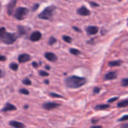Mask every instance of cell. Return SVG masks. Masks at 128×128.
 Listing matches in <instances>:
<instances>
[{
	"mask_svg": "<svg viewBox=\"0 0 128 128\" xmlns=\"http://www.w3.org/2000/svg\"><path fill=\"white\" fill-rule=\"evenodd\" d=\"M87 80L84 77H80L77 76H71L65 78L64 83L68 88H78L82 87L86 83Z\"/></svg>",
	"mask_w": 128,
	"mask_h": 128,
	"instance_id": "cell-1",
	"label": "cell"
},
{
	"mask_svg": "<svg viewBox=\"0 0 128 128\" xmlns=\"http://www.w3.org/2000/svg\"><path fill=\"white\" fill-rule=\"evenodd\" d=\"M0 38H1V40L6 44H14L16 38L17 36L16 34L14 33H9L7 32L4 29V27L1 28V33H0Z\"/></svg>",
	"mask_w": 128,
	"mask_h": 128,
	"instance_id": "cell-2",
	"label": "cell"
},
{
	"mask_svg": "<svg viewBox=\"0 0 128 128\" xmlns=\"http://www.w3.org/2000/svg\"><path fill=\"white\" fill-rule=\"evenodd\" d=\"M55 5H51L50 7L46 8L40 14H38V17L42 20H50L52 16L53 12L56 10Z\"/></svg>",
	"mask_w": 128,
	"mask_h": 128,
	"instance_id": "cell-3",
	"label": "cell"
},
{
	"mask_svg": "<svg viewBox=\"0 0 128 128\" xmlns=\"http://www.w3.org/2000/svg\"><path fill=\"white\" fill-rule=\"evenodd\" d=\"M28 13V8L20 7L16 10V11L14 13V17L18 20H22L26 17Z\"/></svg>",
	"mask_w": 128,
	"mask_h": 128,
	"instance_id": "cell-4",
	"label": "cell"
},
{
	"mask_svg": "<svg viewBox=\"0 0 128 128\" xmlns=\"http://www.w3.org/2000/svg\"><path fill=\"white\" fill-rule=\"evenodd\" d=\"M59 106H60V104L54 103V102H46L43 104V108L46 110H51L58 107Z\"/></svg>",
	"mask_w": 128,
	"mask_h": 128,
	"instance_id": "cell-5",
	"label": "cell"
},
{
	"mask_svg": "<svg viewBox=\"0 0 128 128\" xmlns=\"http://www.w3.org/2000/svg\"><path fill=\"white\" fill-rule=\"evenodd\" d=\"M77 14L80 15H82V16H88L91 14V12L86 7H85L83 5L77 9Z\"/></svg>",
	"mask_w": 128,
	"mask_h": 128,
	"instance_id": "cell-6",
	"label": "cell"
},
{
	"mask_svg": "<svg viewBox=\"0 0 128 128\" xmlns=\"http://www.w3.org/2000/svg\"><path fill=\"white\" fill-rule=\"evenodd\" d=\"M31 58H32V57L29 55H28L26 53H24V54H21V55L19 56L18 61H19L20 63H24V62H27L30 61Z\"/></svg>",
	"mask_w": 128,
	"mask_h": 128,
	"instance_id": "cell-7",
	"label": "cell"
},
{
	"mask_svg": "<svg viewBox=\"0 0 128 128\" xmlns=\"http://www.w3.org/2000/svg\"><path fill=\"white\" fill-rule=\"evenodd\" d=\"M44 56L46 59H48L49 61L50 62H56L57 61V56L56 54H54L53 52H45L44 54Z\"/></svg>",
	"mask_w": 128,
	"mask_h": 128,
	"instance_id": "cell-8",
	"label": "cell"
},
{
	"mask_svg": "<svg viewBox=\"0 0 128 128\" xmlns=\"http://www.w3.org/2000/svg\"><path fill=\"white\" fill-rule=\"evenodd\" d=\"M16 1H12V2H10L8 4L7 11H8V14L9 15L13 14L14 8H15V6H16Z\"/></svg>",
	"mask_w": 128,
	"mask_h": 128,
	"instance_id": "cell-9",
	"label": "cell"
},
{
	"mask_svg": "<svg viewBox=\"0 0 128 128\" xmlns=\"http://www.w3.org/2000/svg\"><path fill=\"white\" fill-rule=\"evenodd\" d=\"M41 33L40 32H34L30 35V40L32 41H38L41 38Z\"/></svg>",
	"mask_w": 128,
	"mask_h": 128,
	"instance_id": "cell-10",
	"label": "cell"
},
{
	"mask_svg": "<svg viewBox=\"0 0 128 128\" xmlns=\"http://www.w3.org/2000/svg\"><path fill=\"white\" fill-rule=\"evenodd\" d=\"M98 28L97 26H88L86 28V32L88 33V34L89 35H92V34H95L98 32Z\"/></svg>",
	"mask_w": 128,
	"mask_h": 128,
	"instance_id": "cell-11",
	"label": "cell"
},
{
	"mask_svg": "<svg viewBox=\"0 0 128 128\" xmlns=\"http://www.w3.org/2000/svg\"><path fill=\"white\" fill-rule=\"evenodd\" d=\"M117 76H118V74L116 71H111L105 75V80H112L116 79L117 77Z\"/></svg>",
	"mask_w": 128,
	"mask_h": 128,
	"instance_id": "cell-12",
	"label": "cell"
},
{
	"mask_svg": "<svg viewBox=\"0 0 128 128\" xmlns=\"http://www.w3.org/2000/svg\"><path fill=\"white\" fill-rule=\"evenodd\" d=\"M9 124L13 127V128H25V125L21 123V122H16V121H11L10 122Z\"/></svg>",
	"mask_w": 128,
	"mask_h": 128,
	"instance_id": "cell-13",
	"label": "cell"
},
{
	"mask_svg": "<svg viewBox=\"0 0 128 128\" xmlns=\"http://www.w3.org/2000/svg\"><path fill=\"white\" fill-rule=\"evenodd\" d=\"M16 110V106H14V105H12V104H7L4 106V108L2 109V112H8V111H13V110Z\"/></svg>",
	"mask_w": 128,
	"mask_h": 128,
	"instance_id": "cell-14",
	"label": "cell"
},
{
	"mask_svg": "<svg viewBox=\"0 0 128 128\" xmlns=\"http://www.w3.org/2000/svg\"><path fill=\"white\" fill-rule=\"evenodd\" d=\"M28 28L24 27V26H17V31H18V33L20 35H23V34H26L28 32L27 30Z\"/></svg>",
	"mask_w": 128,
	"mask_h": 128,
	"instance_id": "cell-15",
	"label": "cell"
},
{
	"mask_svg": "<svg viewBox=\"0 0 128 128\" xmlns=\"http://www.w3.org/2000/svg\"><path fill=\"white\" fill-rule=\"evenodd\" d=\"M122 64V62L120 60H117V61H113V62H109V65L110 67H118L120 66Z\"/></svg>",
	"mask_w": 128,
	"mask_h": 128,
	"instance_id": "cell-16",
	"label": "cell"
},
{
	"mask_svg": "<svg viewBox=\"0 0 128 128\" xmlns=\"http://www.w3.org/2000/svg\"><path fill=\"white\" fill-rule=\"evenodd\" d=\"M110 106L108 105V104H101V105H97L95 106V110H106V109H108L110 108Z\"/></svg>",
	"mask_w": 128,
	"mask_h": 128,
	"instance_id": "cell-17",
	"label": "cell"
},
{
	"mask_svg": "<svg viewBox=\"0 0 128 128\" xmlns=\"http://www.w3.org/2000/svg\"><path fill=\"white\" fill-rule=\"evenodd\" d=\"M126 106H128V100H122L118 104V107L122 108V107H126Z\"/></svg>",
	"mask_w": 128,
	"mask_h": 128,
	"instance_id": "cell-18",
	"label": "cell"
},
{
	"mask_svg": "<svg viewBox=\"0 0 128 128\" xmlns=\"http://www.w3.org/2000/svg\"><path fill=\"white\" fill-rule=\"evenodd\" d=\"M70 52L71 54L74 55V56H78V55L80 54V51L76 50V49H74V48H70Z\"/></svg>",
	"mask_w": 128,
	"mask_h": 128,
	"instance_id": "cell-19",
	"label": "cell"
},
{
	"mask_svg": "<svg viewBox=\"0 0 128 128\" xmlns=\"http://www.w3.org/2000/svg\"><path fill=\"white\" fill-rule=\"evenodd\" d=\"M9 66H10V68L12 70L16 71V70H17V69H18V64H16V63H10Z\"/></svg>",
	"mask_w": 128,
	"mask_h": 128,
	"instance_id": "cell-20",
	"label": "cell"
},
{
	"mask_svg": "<svg viewBox=\"0 0 128 128\" xmlns=\"http://www.w3.org/2000/svg\"><path fill=\"white\" fill-rule=\"evenodd\" d=\"M63 40H64L65 42L68 43V44L71 43V41H72V38H71L70 37H69V36H67V35H64V36H63Z\"/></svg>",
	"mask_w": 128,
	"mask_h": 128,
	"instance_id": "cell-21",
	"label": "cell"
},
{
	"mask_svg": "<svg viewBox=\"0 0 128 128\" xmlns=\"http://www.w3.org/2000/svg\"><path fill=\"white\" fill-rule=\"evenodd\" d=\"M56 42V39L54 37H50V39H49V40H48V44H49L50 45H52V44H54Z\"/></svg>",
	"mask_w": 128,
	"mask_h": 128,
	"instance_id": "cell-22",
	"label": "cell"
},
{
	"mask_svg": "<svg viewBox=\"0 0 128 128\" xmlns=\"http://www.w3.org/2000/svg\"><path fill=\"white\" fill-rule=\"evenodd\" d=\"M22 83H23L24 85H26V86H30V85L32 84V82H31V80H28V78H26L25 80H22Z\"/></svg>",
	"mask_w": 128,
	"mask_h": 128,
	"instance_id": "cell-23",
	"label": "cell"
},
{
	"mask_svg": "<svg viewBox=\"0 0 128 128\" xmlns=\"http://www.w3.org/2000/svg\"><path fill=\"white\" fill-rule=\"evenodd\" d=\"M20 93L26 94V95H28L29 94V92L27 89H26V88H20Z\"/></svg>",
	"mask_w": 128,
	"mask_h": 128,
	"instance_id": "cell-24",
	"label": "cell"
},
{
	"mask_svg": "<svg viewBox=\"0 0 128 128\" xmlns=\"http://www.w3.org/2000/svg\"><path fill=\"white\" fill-rule=\"evenodd\" d=\"M122 86H128V78H124L122 81Z\"/></svg>",
	"mask_w": 128,
	"mask_h": 128,
	"instance_id": "cell-25",
	"label": "cell"
},
{
	"mask_svg": "<svg viewBox=\"0 0 128 128\" xmlns=\"http://www.w3.org/2000/svg\"><path fill=\"white\" fill-rule=\"evenodd\" d=\"M39 74H40L41 76H49V73L45 72V71H44V70H40V71H39Z\"/></svg>",
	"mask_w": 128,
	"mask_h": 128,
	"instance_id": "cell-26",
	"label": "cell"
},
{
	"mask_svg": "<svg viewBox=\"0 0 128 128\" xmlns=\"http://www.w3.org/2000/svg\"><path fill=\"white\" fill-rule=\"evenodd\" d=\"M50 95L52 98H62V96L59 95V94H55V93H50Z\"/></svg>",
	"mask_w": 128,
	"mask_h": 128,
	"instance_id": "cell-27",
	"label": "cell"
},
{
	"mask_svg": "<svg viewBox=\"0 0 128 128\" xmlns=\"http://www.w3.org/2000/svg\"><path fill=\"white\" fill-rule=\"evenodd\" d=\"M128 120V115H126V116H124L122 118H121L118 121L119 122H124V121H127Z\"/></svg>",
	"mask_w": 128,
	"mask_h": 128,
	"instance_id": "cell-28",
	"label": "cell"
},
{
	"mask_svg": "<svg viewBox=\"0 0 128 128\" xmlns=\"http://www.w3.org/2000/svg\"><path fill=\"white\" fill-rule=\"evenodd\" d=\"M89 4H91V6H92L93 8H96V7H98V6H99V4H98V3L94 2H89Z\"/></svg>",
	"mask_w": 128,
	"mask_h": 128,
	"instance_id": "cell-29",
	"label": "cell"
},
{
	"mask_svg": "<svg viewBox=\"0 0 128 128\" xmlns=\"http://www.w3.org/2000/svg\"><path fill=\"white\" fill-rule=\"evenodd\" d=\"M100 88H98V87H96V88H94V94H98V93H99V92H100Z\"/></svg>",
	"mask_w": 128,
	"mask_h": 128,
	"instance_id": "cell-30",
	"label": "cell"
},
{
	"mask_svg": "<svg viewBox=\"0 0 128 128\" xmlns=\"http://www.w3.org/2000/svg\"><path fill=\"white\" fill-rule=\"evenodd\" d=\"M118 99V97H116V98H113L110 99V100H108V102H109V103H112V102H114V101L117 100Z\"/></svg>",
	"mask_w": 128,
	"mask_h": 128,
	"instance_id": "cell-31",
	"label": "cell"
},
{
	"mask_svg": "<svg viewBox=\"0 0 128 128\" xmlns=\"http://www.w3.org/2000/svg\"><path fill=\"white\" fill-rule=\"evenodd\" d=\"M38 7H39V4H34V6H33V8H32V10H37L38 8Z\"/></svg>",
	"mask_w": 128,
	"mask_h": 128,
	"instance_id": "cell-32",
	"label": "cell"
},
{
	"mask_svg": "<svg viewBox=\"0 0 128 128\" xmlns=\"http://www.w3.org/2000/svg\"><path fill=\"white\" fill-rule=\"evenodd\" d=\"M121 128H128V124H124L121 126Z\"/></svg>",
	"mask_w": 128,
	"mask_h": 128,
	"instance_id": "cell-33",
	"label": "cell"
},
{
	"mask_svg": "<svg viewBox=\"0 0 128 128\" xmlns=\"http://www.w3.org/2000/svg\"><path fill=\"white\" fill-rule=\"evenodd\" d=\"M90 128H102V126H96V125H94V126H92Z\"/></svg>",
	"mask_w": 128,
	"mask_h": 128,
	"instance_id": "cell-34",
	"label": "cell"
},
{
	"mask_svg": "<svg viewBox=\"0 0 128 128\" xmlns=\"http://www.w3.org/2000/svg\"><path fill=\"white\" fill-rule=\"evenodd\" d=\"M73 28H74V29H75L76 32H81V30H80V28H76V27H75V26H74Z\"/></svg>",
	"mask_w": 128,
	"mask_h": 128,
	"instance_id": "cell-35",
	"label": "cell"
},
{
	"mask_svg": "<svg viewBox=\"0 0 128 128\" xmlns=\"http://www.w3.org/2000/svg\"><path fill=\"white\" fill-rule=\"evenodd\" d=\"M5 60V57L4 56H1V61L2 62H4Z\"/></svg>",
	"mask_w": 128,
	"mask_h": 128,
	"instance_id": "cell-36",
	"label": "cell"
},
{
	"mask_svg": "<svg viewBox=\"0 0 128 128\" xmlns=\"http://www.w3.org/2000/svg\"><path fill=\"white\" fill-rule=\"evenodd\" d=\"M32 65H33L34 68H38V64L36 62H33L32 63Z\"/></svg>",
	"mask_w": 128,
	"mask_h": 128,
	"instance_id": "cell-37",
	"label": "cell"
},
{
	"mask_svg": "<svg viewBox=\"0 0 128 128\" xmlns=\"http://www.w3.org/2000/svg\"><path fill=\"white\" fill-rule=\"evenodd\" d=\"M98 120H95V119H93L92 120V123H95V122H98Z\"/></svg>",
	"mask_w": 128,
	"mask_h": 128,
	"instance_id": "cell-38",
	"label": "cell"
},
{
	"mask_svg": "<svg viewBox=\"0 0 128 128\" xmlns=\"http://www.w3.org/2000/svg\"><path fill=\"white\" fill-rule=\"evenodd\" d=\"M44 82H45L46 84H49V80H45Z\"/></svg>",
	"mask_w": 128,
	"mask_h": 128,
	"instance_id": "cell-39",
	"label": "cell"
},
{
	"mask_svg": "<svg viewBox=\"0 0 128 128\" xmlns=\"http://www.w3.org/2000/svg\"><path fill=\"white\" fill-rule=\"evenodd\" d=\"M46 69H48V70H50V68L49 66H46Z\"/></svg>",
	"mask_w": 128,
	"mask_h": 128,
	"instance_id": "cell-40",
	"label": "cell"
}]
</instances>
